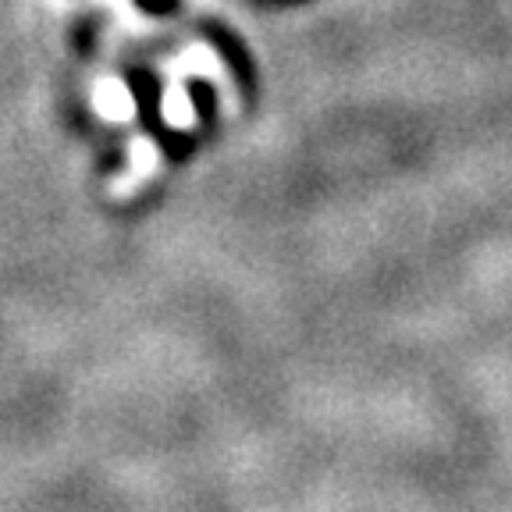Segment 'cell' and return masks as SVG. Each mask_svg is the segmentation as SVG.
Wrapping results in <instances>:
<instances>
[{
  "mask_svg": "<svg viewBox=\"0 0 512 512\" xmlns=\"http://www.w3.org/2000/svg\"><path fill=\"white\" fill-rule=\"evenodd\" d=\"M136 8L146 11V15H168V11L178 8V0H136Z\"/></svg>",
  "mask_w": 512,
  "mask_h": 512,
  "instance_id": "1",
  "label": "cell"
}]
</instances>
